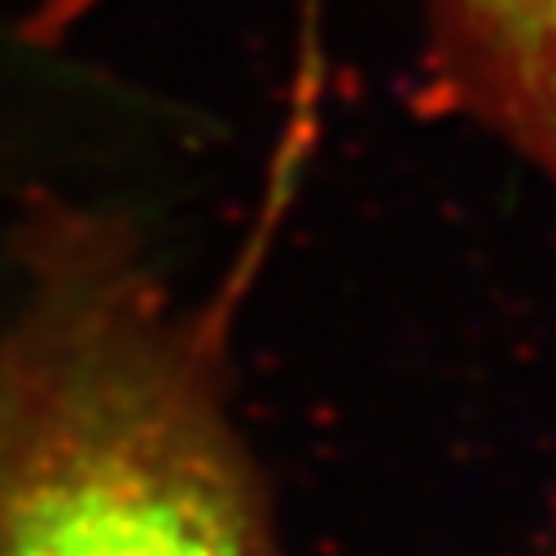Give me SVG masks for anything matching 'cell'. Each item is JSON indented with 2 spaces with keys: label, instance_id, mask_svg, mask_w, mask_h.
<instances>
[{
  "label": "cell",
  "instance_id": "6da1fadb",
  "mask_svg": "<svg viewBox=\"0 0 556 556\" xmlns=\"http://www.w3.org/2000/svg\"><path fill=\"white\" fill-rule=\"evenodd\" d=\"M0 219V556H286L224 307L84 185Z\"/></svg>",
  "mask_w": 556,
  "mask_h": 556
},
{
  "label": "cell",
  "instance_id": "7a4b0ae2",
  "mask_svg": "<svg viewBox=\"0 0 556 556\" xmlns=\"http://www.w3.org/2000/svg\"><path fill=\"white\" fill-rule=\"evenodd\" d=\"M421 105L556 193V0H421Z\"/></svg>",
  "mask_w": 556,
  "mask_h": 556
},
{
  "label": "cell",
  "instance_id": "3957f363",
  "mask_svg": "<svg viewBox=\"0 0 556 556\" xmlns=\"http://www.w3.org/2000/svg\"><path fill=\"white\" fill-rule=\"evenodd\" d=\"M123 5H141V0H23L14 14H18L23 36H27L36 49L62 53V49H71V40H75L88 23H97L101 14L123 10Z\"/></svg>",
  "mask_w": 556,
  "mask_h": 556
},
{
  "label": "cell",
  "instance_id": "277c9868",
  "mask_svg": "<svg viewBox=\"0 0 556 556\" xmlns=\"http://www.w3.org/2000/svg\"><path fill=\"white\" fill-rule=\"evenodd\" d=\"M10 23H14V10H0V27H10ZM40 66H49V58H45L40 49H27L23 36H14V40L0 45V84H23V79H31ZM18 118H27V88H23V92H0V123H5V127H18ZM23 131H27V127H23ZM0 141L27 154V146L14 141V136H0ZM0 172H5V176H18L23 167H18L5 150H0Z\"/></svg>",
  "mask_w": 556,
  "mask_h": 556
},
{
  "label": "cell",
  "instance_id": "5b68a950",
  "mask_svg": "<svg viewBox=\"0 0 556 556\" xmlns=\"http://www.w3.org/2000/svg\"><path fill=\"white\" fill-rule=\"evenodd\" d=\"M552 556H556V543H552Z\"/></svg>",
  "mask_w": 556,
  "mask_h": 556
}]
</instances>
